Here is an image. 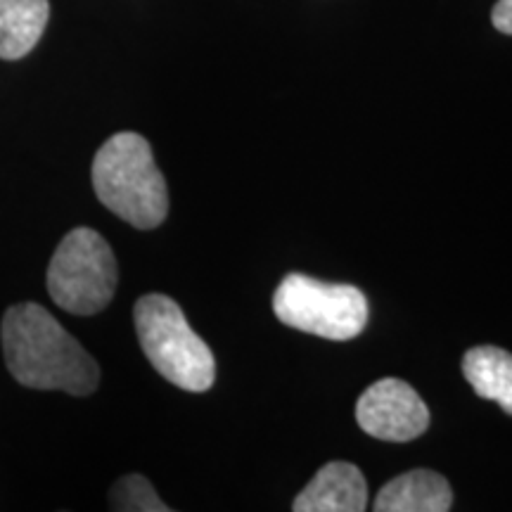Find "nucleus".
Returning a JSON list of instances; mask_svg holds the SVG:
<instances>
[{"mask_svg": "<svg viewBox=\"0 0 512 512\" xmlns=\"http://www.w3.org/2000/svg\"><path fill=\"white\" fill-rule=\"evenodd\" d=\"M3 351L10 375L29 389L88 396L100 384L93 356L38 304L10 306L3 316Z\"/></svg>", "mask_w": 512, "mask_h": 512, "instance_id": "obj_1", "label": "nucleus"}, {"mask_svg": "<svg viewBox=\"0 0 512 512\" xmlns=\"http://www.w3.org/2000/svg\"><path fill=\"white\" fill-rule=\"evenodd\" d=\"M463 375L482 399L496 401L512 415V354L498 347H475L463 358Z\"/></svg>", "mask_w": 512, "mask_h": 512, "instance_id": "obj_10", "label": "nucleus"}, {"mask_svg": "<svg viewBox=\"0 0 512 512\" xmlns=\"http://www.w3.org/2000/svg\"><path fill=\"white\" fill-rule=\"evenodd\" d=\"M451 505V486L432 470L406 472L384 484L375 498L377 512H446Z\"/></svg>", "mask_w": 512, "mask_h": 512, "instance_id": "obj_8", "label": "nucleus"}, {"mask_svg": "<svg viewBox=\"0 0 512 512\" xmlns=\"http://www.w3.org/2000/svg\"><path fill=\"white\" fill-rule=\"evenodd\" d=\"M136 332L147 361L164 380L185 392H207L216 380V361L207 342L190 328L181 306L166 294L138 299Z\"/></svg>", "mask_w": 512, "mask_h": 512, "instance_id": "obj_3", "label": "nucleus"}, {"mask_svg": "<svg viewBox=\"0 0 512 512\" xmlns=\"http://www.w3.org/2000/svg\"><path fill=\"white\" fill-rule=\"evenodd\" d=\"M491 22L501 34L512 36V0H498L491 10Z\"/></svg>", "mask_w": 512, "mask_h": 512, "instance_id": "obj_12", "label": "nucleus"}, {"mask_svg": "<svg viewBox=\"0 0 512 512\" xmlns=\"http://www.w3.org/2000/svg\"><path fill=\"white\" fill-rule=\"evenodd\" d=\"M93 188L98 200L121 221L138 230L162 226L169 214V190L152 155L138 133H117L93 159Z\"/></svg>", "mask_w": 512, "mask_h": 512, "instance_id": "obj_2", "label": "nucleus"}, {"mask_svg": "<svg viewBox=\"0 0 512 512\" xmlns=\"http://www.w3.org/2000/svg\"><path fill=\"white\" fill-rule=\"evenodd\" d=\"M119 268L112 247L93 228L64 235L48 266V292L60 309L95 316L112 302Z\"/></svg>", "mask_w": 512, "mask_h": 512, "instance_id": "obj_4", "label": "nucleus"}, {"mask_svg": "<svg viewBox=\"0 0 512 512\" xmlns=\"http://www.w3.org/2000/svg\"><path fill=\"white\" fill-rule=\"evenodd\" d=\"M110 505L114 510L126 512H166L169 505L162 503L155 486L143 475H126L114 484L110 494Z\"/></svg>", "mask_w": 512, "mask_h": 512, "instance_id": "obj_11", "label": "nucleus"}, {"mask_svg": "<svg viewBox=\"0 0 512 512\" xmlns=\"http://www.w3.org/2000/svg\"><path fill=\"white\" fill-rule=\"evenodd\" d=\"M366 508V477L356 465L342 460L320 467L292 503V510L297 512H363Z\"/></svg>", "mask_w": 512, "mask_h": 512, "instance_id": "obj_7", "label": "nucleus"}, {"mask_svg": "<svg viewBox=\"0 0 512 512\" xmlns=\"http://www.w3.org/2000/svg\"><path fill=\"white\" fill-rule=\"evenodd\" d=\"M48 0H0V60H22L48 27Z\"/></svg>", "mask_w": 512, "mask_h": 512, "instance_id": "obj_9", "label": "nucleus"}, {"mask_svg": "<svg viewBox=\"0 0 512 512\" xmlns=\"http://www.w3.org/2000/svg\"><path fill=\"white\" fill-rule=\"evenodd\" d=\"M356 422L370 437L406 444L425 434L430 411L411 384L384 377L361 394L356 403Z\"/></svg>", "mask_w": 512, "mask_h": 512, "instance_id": "obj_6", "label": "nucleus"}, {"mask_svg": "<svg viewBox=\"0 0 512 512\" xmlns=\"http://www.w3.org/2000/svg\"><path fill=\"white\" fill-rule=\"evenodd\" d=\"M273 311L287 328L325 339H354L368 323V302L354 285H332L302 273L285 275L273 294Z\"/></svg>", "mask_w": 512, "mask_h": 512, "instance_id": "obj_5", "label": "nucleus"}]
</instances>
